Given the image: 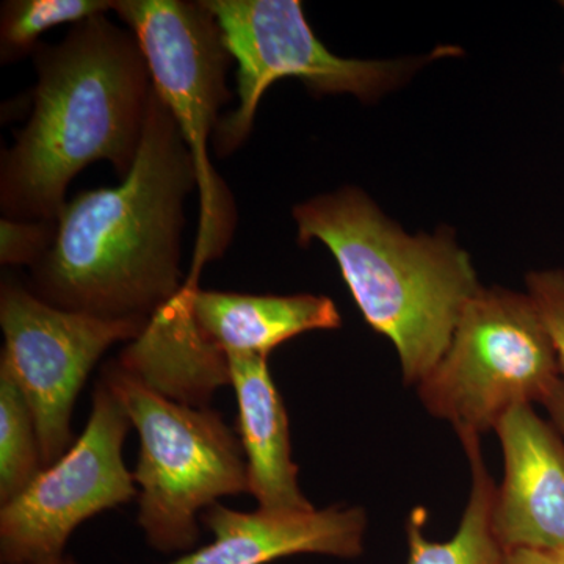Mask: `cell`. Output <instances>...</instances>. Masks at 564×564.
I'll return each mask as SVG.
<instances>
[{
	"instance_id": "cell-1",
	"label": "cell",
	"mask_w": 564,
	"mask_h": 564,
	"mask_svg": "<svg viewBox=\"0 0 564 564\" xmlns=\"http://www.w3.org/2000/svg\"><path fill=\"white\" fill-rule=\"evenodd\" d=\"M198 192L191 151L159 93L131 172L63 207L57 237L29 289L52 306L107 321L150 322L182 291L185 203Z\"/></svg>"
},
{
	"instance_id": "cell-2",
	"label": "cell",
	"mask_w": 564,
	"mask_h": 564,
	"mask_svg": "<svg viewBox=\"0 0 564 564\" xmlns=\"http://www.w3.org/2000/svg\"><path fill=\"white\" fill-rule=\"evenodd\" d=\"M32 55L33 110L2 152L0 210L11 220H57L70 182L91 163L131 172L154 85L139 40L107 14Z\"/></svg>"
},
{
	"instance_id": "cell-3",
	"label": "cell",
	"mask_w": 564,
	"mask_h": 564,
	"mask_svg": "<svg viewBox=\"0 0 564 564\" xmlns=\"http://www.w3.org/2000/svg\"><path fill=\"white\" fill-rule=\"evenodd\" d=\"M292 215L300 247L318 240L332 251L364 318L399 352L404 383H421L484 288L455 232L411 236L352 185L296 204Z\"/></svg>"
},
{
	"instance_id": "cell-4",
	"label": "cell",
	"mask_w": 564,
	"mask_h": 564,
	"mask_svg": "<svg viewBox=\"0 0 564 564\" xmlns=\"http://www.w3.org/2000/svg\"><path fill=\"white\" fill-rule=\"evenodd\" d=\"M115 13L139 40L152 85L176 121L198 177L199 225L185 285L196 288L206 263L220 259L236 229L231 192L209 159L234 61L204 0H117Z\"/></svg>"
},
{
	"instance_id": "cell-5",
	"label": "cell",
	"mask_w": 564,
	"mask_h": 564,
	"mask_svg": "<svg viewBox=\"0 0 564 564\" xmlns=\"http://www.w3.org/2000/svg\"><path fill=\"white\" fill-rule=\"evenodd\" d=\"M102 380L124 404L140 436L135 484L139 524L163 554L191 551L199 540V511L220 497L250 492L243 448L221 414L191 406L141 383L118 361Z\"/></svg>"
},
{
	"instance_id": "cell-6",
	"label": "cell",
	"mask_w": 564,
	"mask_h": 564,
	"mask_svg": "<svg viewBox=\"0 0 564 564\" xmlns=\"http://www.w3.org/2000/svg\"><path fill=\"white\" fill-rule=\"evenodd\" d=\"M204 6L217 18L237 62L239 106L223 115L212 139L221 159L243 147L263 93L284 77L303 82L314 96L351 95L370 104L399 90L429 63L462 54L459 47L440 46L397 61L344 58L317 39L300 0H204Z\"/></svg>"
},
{
	"instance_id": "cell-7",
	"label": "cell",
	"mask_w": 564,
	"mask_h": 564,
	"mask_svg": "<svg viewBox=\"0 0 564 564\" xmlns=\"http://www.w3.org/2000/svg\"><path fill=\"white\" fill-rule=\"evenodd\" d=\"M560 377L554 345L529 293L494 285L481 288L464 307L417 395L462 441L494 432L518 404L541 403Z\"/></svg>"
},
{
	"instance_id": "cell-8",
	"label": "cell",
	"mask_w": 564,
	"mask_h": 564,
	"mask_svg": "<svg viewBox=\"0 0 564 564\" xmlns=\"http://www.w3.org/2000/svg\"><path fill=\"white\" fill-rule=\"evenodd\" d=\"M131 425L124 404L101 378L79 440L2 505V564H70L63 552L76 527L139 496L122 459Z\"/></svg>"
},
{
	"instance_id": "cell-9",
	"label": "cell",
	"mask_w": 564,
	"mask_h": 564,
	"mask_svg": "<svg viewBox=\"0 0 564 564\" xmlns=\"http://www.w3.org/2000/svg\"><path fill=\"white\" fill-rule=\"evenodd\" d=\"M147 325L61 310L28 285L2 282L0 326L6 347L0 366L28 399L44 467L58 462L73 445L70 415L93 367L111 345L137 339Z\"/></svg>"
},
{
	"instance_id": "cell-10",
	"label": "cell",
	"mask_w": 564,
	"mask_h": 564,
	"mask_svg": "<svg viewBox=\"0 0 564 564\" xmlns=\"http://www.w3.org/2000/svg\"><path fill=\"white\" fill-rule=\"evenodd\" d=\"M503 481L492 527L505 551L564 549V437L533 404H518L497 423Z\"/></svg>"
},
{
	"instance_id": "cell-11",
	"label": "cell",
	"mask_w": 564,
	"mask_h": 564,
	"mask_svg": "<svg viewBox=\"0 0 564 564\" xmlns=\"http://www.w3.org/2000/svg\"><path fill=\"white\" fill-rule=\"evenodd\" d=\"M202 519L212 543L166 564H269L299 554L356 558L367 529L366 511L358 507L242 513L215 503Z\"/></svg>"
},
{
	"instance_id": "cell-12",
	"label": "cell",
	"mask_w": 564,
	"mask_h": 564,
	"mask_svg": "<svg viewBox=\"0 0 564 564\" xmlns=\"http://www.w3.org/2000/svg\"><path fill=\"white\" fill-rule=\"evenodd\" d=\"M229 377L239 403V432L248 488L259 510L304 513L314 505L299 485L292 459L289 417L263 356L228 355Z\"/></svg>"
},
{
	"instance_id": "cell-13",
	"label": "cell",
	"mask_w": 564,
	"mask_h": 564,
	"mask_svg": "<svg viewBox=\"0 0 564 564\" xmlns=\"http://www.w3.org/2000/svg\"><path fill=\"white\" fill-rule=\"evenodd\" d=\"M192 289L184 285L133 339L118 364L155 392L206 406L215 389L231 383L228 358L199 332L192 313Z\"/></svg>"
},
{
	"instance_id": "cell-14",
	"label": "cell",
	"mask_w": 564,
	"mask_h": 564,
	"mask_svg": "<svg viewBox=\"0 0 564 564\" xmlns=\"http://www.w3.org/2000/svg\"><path fill=\"white\" fill-rule=\"evenodd\" d=\"M188 288V285H187ZM192 289V313L199 332L223 355L270 352L293 337L337 329L343 317L325 295H250Z\"/></svg>"
},
{
	"instance_id": "cell-15",
	"label": "cell",
	"mask_w": 564,
	"mask_h": 564,
	"mask_svg": "<svg viewBox=\"0 0 564 564\" xmlns=\"http://www.w3.org/2000/svg\"><path fill=\"white\" fill-rule=\"evenodd\" d=\"M462 445L470 466V492L458 530L451 540H429L425 508H415L406 524L408 564H503L505 549L492 527L497 486L481 451V437H466Z\"/></svg>"
},
{
	"instance_id": "cell-16",
	"label": "cell",
	"mask_w": 564,
	"mask_h": 564,
	"mask_svg": "<svg viewBox=\"0 0 564 564\" xmlns=\"http://www.w3.org/2000/svg\"><path fill=\"white\" fill-rule=\"evenodd\" d=\"M44 469L28 399L0 366V502L9 503Z\"/></svg>"
},
{
	"instance_id": "cell-17",
	"label": "cell",
	"mask_w": 564,
	"mask_h": 564,
	"mask_svg": "<svg viewBox=\"0 0 564 564\" xmlns=\"http://www.w3.org/2000/svg\"><path fill=\"white\" fill-rule=\"evenodd\" d=\"M111 0H9L0 9V61L32 55L40 36L62 24L77 25L113 11Z\"/></svg>"
},
{
	"instance_id": "cell-18",
	"label": "cell",
	"mask_w": 564,
	"mask_h": 564,
	"mask_svg": "<svg viewBox=\"0 0 564 564\" xmlns=\"http://www.w3.org/2000/svg\"><path fill=\"white\" fill-rule=\"evenodd\" d=\"M57 237V220L0 221V262L2 265H35L51 250Z\"/></svg>"
},
{
	"instance_id": "cell-19",
	"label": "cell",
	"mask_w": 564,
	"mask_h": 564,
	"mask_svg": "<svg viewBox=\"0 0 564 564\" xmlns=\"http://www.w3.org/2000/svg\"><path fill=\"white\" fill-rule=\"evenodd\" d=\"M525 285L554 345L564 377V270H534L527 274Z\"/></svg>"
},
{
	"instance_id": "cell-20",
	"label": "cell",
	"mask_w": 564,
	"mask_h": 564,
	"mask_svg": "<svg viewBox=\"0 0 564 564\" xmlns=\"http://www.w3.org/2000/svg\"><path fill=\"white\" fill-rule=\"evenodd\" d=\"M503 564H564V549L563 551H534V549L505 551Z\"/></svg>"
},
{
	"instance_id": "cell-21",
	"label": "cell",
	"mask_w": 564,
	"mask_h": 564,
	"mask_svg": "<svg viewBox=\"0 0 564 564\" xmlns=\"http://www.w3.org/2000/svg\"><path fill=\"white\" fill-rule=\"evenodd\" d=\"M540 404L547 411L549 419L564 437V377L552 383Z\"/></svg>"
},
{
	"instance_id": "cell-22",
	"label": "cell",
	"mask_w": 564,
	"mask_h": 564,
	"mask_svg": "<svg viewBox=\"0 0 564 564\" xmlns=\"http://www.w3.org/2000/svg\"><path fill=\"white\" fill-rule=\"evenodd\" d=\"M562 7H563V9H564V2H562Z\"/></svg>"
},
{
	"instance_id": "cell-23",
	"label": "cell",
	"mask_w": 564,
	"mask_h": 564,
	"mask_svg": "<svg viewBox=\"0 0 564 564\" xmlns=\"http://www.w3.org/2000/svg\"><path fill=\"white\" fill-rule=\"evenodd\" d=\"M563 76H564V66H563Z\"/></svg>"
}]
</instances>
